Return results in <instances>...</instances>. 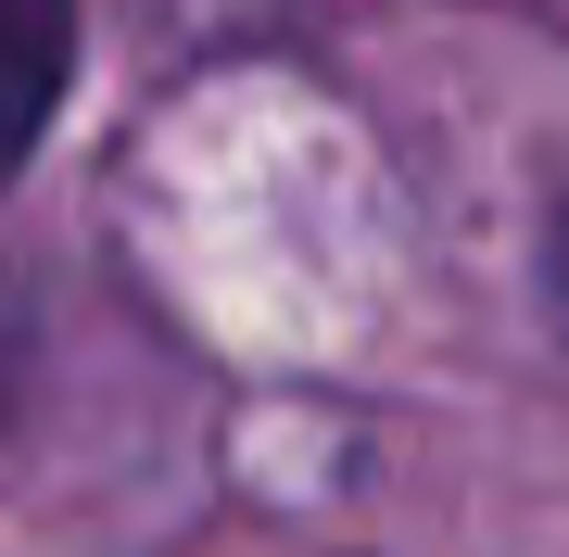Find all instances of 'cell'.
Instances as JSON below:
<instances>
[{"label":"cell","mask_w":569,"mask_h":557,"mask_svg":"<svg viewBox=\"0 0 569 557\" xmlns=\"http://www.w3.org/2000/svg\"><path fill=\"white\" fill-rule=\"evenodd\" d=\"M63 63H77V13L63 0H0V178L39 152V127L63 102Z\"/></svg>","instance_id":"obj_1"},{"label":"cell","mask_w":569,"mask_h":557,"mask_svg":"<svg viewBox=\"0 0 569 557\" xmlns=\"http://www.w3.org/2000/svg\"><path fill=\"white\" fill-rule=\"evenodd\" d=\"M557 305H569V216H557Z\"/></svg>","instance_id":"obj_2"}]
</instances>
